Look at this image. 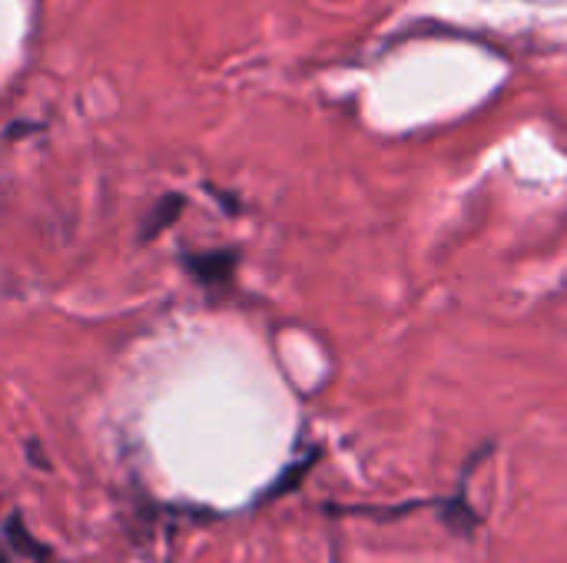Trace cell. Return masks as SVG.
I'll use <instances>...</instances> for the list:
<instances>
[{
  "instance_id": "obj_1",
  "label": "cell",
  "mask_w": 567,
  "mask_h": 563,
  "mask_svg": "<svg viewBox=\"0 0 567 563\" xmlns=\"http://www.w3.org/2000/svg\"><path fill=\"white\" fill-rule=\"evenodd\" d=\"M239 265L236 249H209V252H189L183 256V269L206 289H223L233 282Z\"/></svg>"
},
{
  "instance_id": "obj_2",
  "label": "cell",
  "mask_w": 567,
  "mask_h": 563,
  "mask_svg": "<svg viewBox=\"0 0 567 563\" xmlns=\"http://www.w3.org/2000/svg\"><path fill=\"white\" fill-rule=\"evenodd\" d=\"M183 206H186V199L179 196V192H166L150 212H146V219H143V226H140V242H153L156 236H163L169 226H176L179 222V216H183Z\"/></svg>"
},
{
  "instance_id": "obj_3",
  "label": "cell",
  "mask_w": 567,
  "mask_h": 563,
  "mask_svg": "<svg viewBox=\"0 0 567 563\" xmlns=\"http://www.w3.org/2000/svg\"><path fill=\"white\" fill-rule=\"evenodd\" d=\"M442 524H445L452 534H458V538H472V531L482 524V518L472 511V504H468L465 491H458L455 498L442 501Z\"/></svg>"
},
{
  "instance_id": "obj_4",
  "label": "cell",
  "mask_w": 567,
  "mask_h": 563,
  "mask_svg": "<svg viewBox=\"0 0 567 563\" xmlns=\"http://www.w3.org/2000/svg\"><path fill=\"white\" fill-rule=\"evenodd\" d=\"M3 538H7V544L17 551V554H23L27 561H37V563H50V551L23 528V521H20V514H10L7 518V524H3Z\"/></svg>"
},
{
  "instance_id": "obj_5",
  "label": "cell",
  "mask_w": 567,
  "mask_h": 563,
  "mask_svg": "<svg viewBox=\"0 0 567 563\" xmlns=\"http://www.w3.org/2000/svg\"><path fill=\"white\" fill-rule=\"evenodd\" d=\"M312 465H316V455H312L309 461H302V465H296V468L282 471V475H279V481L266 491V498H262V501H276V498H282V494H289V491H296V488H299V478H302Z\"/></svg>"
},
{
  "instance_id": "obj_6",
  "label": "cell",
  "mask_w": 567,
  "mask_h": 563,
  "mask_svg": "<svg viewBox=\"0 0 567 563\" xmlns=\"http://www.w3.org/2000/svg\"><path fill=\"white\" fill-rule=\"evenodd\" d=\"M0 563H13L10 561V554H7V548H0Z\"/></svg>"
},
{
  "instance_id": "obj_7",
  "label": "cell",
  "mask_w": 567,
  "mask_h": 563,
  "mask_svg": "<svg viewBox=\"0 0 567 563\" xmlns=\"http://www.w3.org/2000/svg\"><path fill=\"white\" fill-rule=\"evenodd\" d=\"M50 563H56V561H50Z\"/></svg>"
}]
</instances>
